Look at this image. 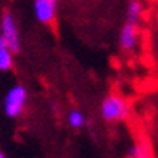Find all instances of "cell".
<instances>
[{
  "mask_svg": "<svg viewBox=\"0 0 158 158\" xmlns=\"http://www.w3.org/2000/svg\"><path fill=\"white\" fill-rule=\"evenodd\" d=\"M129 114V105L127 102L119 95H108L102 102V116L108 123H116L123 121Z\"/></svg>",
  "mask_w": 158,
  "mask_h": 158,
  "instance_id": "6da1fadb",
  "label": "cell"
},
{
  "mask_svg": "<svg viewBox=\"0 0 158 158\" xmlns=\"http://www.w3.org/2000/svg\"><path fill=\"white\" fill-rule=\"evenodd\" d=\"M27 100V92L23 85H13L8 90V94L5 95L3 100V110L5 114L10 118H18L21 113L24 111V105Z\"/></svg>",
  "mask_w": 158,
  "mask_h": 158,
  "instance_id": "7a4b0ae2",
  "label": "cell"
},
{
  "mask_svg": "<svg viewBox=\"0 0 158 158\" xmlns=\"http://www.w3.org/2000/svg\"><path fill=\"white\" fill-rule=\"evenodd\" d=\"M2 37L6 42L8 50L15 55L19 53L21 50V42H19V31L16 26V21L11 13H5L2 16Z\"/></svg>",
  "mask_w": 158,
  "mask_h": 158,
  "instance_id": "3957f363",
  "label": "cell"
},
{
  "mask_svg": "<svg viewBox=\"0 0 158 158\" xmlns=\"http://www.w3.org/2000/svg\"><path fill=\"white\" fill-rule=\"evenodd\" d=\"M35 18L42 24H52L56 15V0H35L34 2Z\"/></svg>",
  "mask_w": 158,
  "mask_h": 158,
  "instance_id": "277c9868",
  "label": "cell"
},
{
  "mask_svg": "<svg viewBox=\"0 0 158 158\" xmlns=\"http://www.w3.org/2000/svg\"><path fill=\"white\" fill-rule=\"evenodd\" d=\"M137 39H139V29L135 23H127L123 26L119 34V45L123 50H132L137 45Z\"/></svg>",
  "mask_w": 158,
  "mask_h": 158,
  "instance_id": "5b68a950",
  "label": "cell"
},
{
  "mask_svg": "<svg viewBox=\"0 0 158 158\" xmlns=\"http://www.w3.org/2000/svg\"><path fill=\"white\" fill-rule=\"evenodd\" d=\"M129 158H153V152L148 140H140L129 148Z\"/></svg>",
  "mask_w": 158,
  "mask_h": 158,
  "instance_id": "8992f818",
  "label": "cell"
},
{
  "mask_svg": "<svg viewBox=\"0 0 158 158\" xmlns=\"http://www.w3.org/2000/svg\"><path fill=\"white\" fill-rule=\"evenodd\" d=\"M140 15H142V3L139 0H131L127 5V21L129 23H137Z\"/></svg>",
  "mask_w": 158,
  "mask_h": 158,
  "instance_id": "52a82bcc",
  "label": "cell"
},
{
  "mask_svg": "<svg viewBox=\"0 0 158 158\" xmlns=\"http://www.w3.org/2000/svg\"><path fill=\"white\" fill-rule=\"evenodd\" d=\"M84 123H85V118L79 110H71L68 113V124L73 129H81L84 126Z\"/></svg>",
  "mask_w": 158,
  "mask_h": 158,
  "instance_id": "ba28073f",
  "label": "cell"
},
{
  "mask_svg": "<svg viewBox=\"0 0 158 158\" xmlns=\"http://www.w3.org/2000/svg\"><path fill=\"white\" fill-rule=\"evenodd\" d=\"M13 68V53L8 48H0V71H10Z\"/></svg>",
  "mask_w": 158,
  "mask_h": 158,
  "instance_id": "9c48e42d",
  "label": "cell"
},
{
  "mask_svg": "<svg viewBox=\"0 0 158 158\" xmlns=\"http://www.w3.org/2000/svg\"><path fill=\"white\" fill-rule=\"evenodd\" d=\"M0 48H8L6 47V42H5V39L2 37V35H0Z\"/></svg>",
  "mask_w": 158,
  "mask_h": 158,
  "instance_id": "30bf717a",
  "label": "cell"
},
{
  "mask_svg": "<svg viewBox=\"0 0 158 158\" xmlns=\"http://www.w3.org/2000/svg\"><path fill=\"white\" fill-rule=\"evenodd\" d=\"M0 158H5V155H3V152H0Z\"/></svg>",
  "mask_w": 158,
  "mask_h": 158,
  "instance_id": "8fae6325",
  "label": "cell"
}]
</instances>
